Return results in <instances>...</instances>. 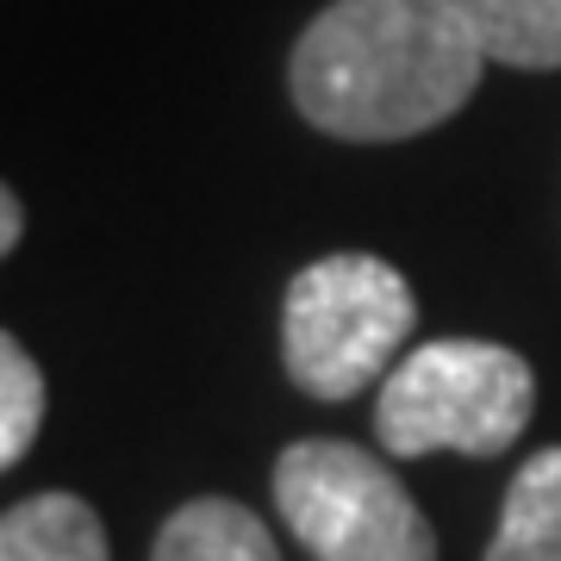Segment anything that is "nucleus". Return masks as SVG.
<instances>
[{
    "mask_svg": "<svg viewBox=\"0 0 561 561\" xmlns=\"http://www.w3.org/2000/svg\"><path fill=\"white\" fill-rule=\"evenodd\" d=\"M486 62L456 0H331L287 57V94L324 138L393 144L456 119Z\"/></svg>",
    "mask_w": 561,
    "mask_h": 561,
    "instance_id": "1",
    "label": "nucleus"
},
{
    "mask_svg": "<svg viewBox=\"0 0 561 561\" xmlns=\"http://www.w3.org/2000/svg\"><path fill=\"white\" fill-rule=\"evenodd\" d=\"M537 412V375L518 350L486 337H431L375 393L387 456H505Z\"/></svg>",
    "mask_w": 561,
    "mask_h": 561,
    "instance_id": "2",
    "label": "nucleus"
},
{
    "mask_svg": "<svg viewBox=\"0 0 561 561\" xmlns=\"http://www.w3.org/2000/svg\"><path fill=\"white\" fill-rule=\"evenodd\" d=\"M419 324L412 280L381 256H319L287 280L280 362L312 400H356L393 375V356Z\"/></svg>",
    "mask_w": 561,
    "mask_h": 561,
    "instance_id": "3",
    "label": "nucleus"
},
{
    "mask_svg": "<svg viewBox=\"0 0 561 561\" xmlns=\"http://www.w3.org/2000/svg\"><path fill=\"white\" fill-rule=\"evenodd\" d=\"M275 512L312 561H437V530L375 461V449L343 437H300L275 456Z\"/></svg>",
    "mask_w": 561,
    "mask_h": 561,
    "instance_id": "4",
    "label": "nucleus"
},
{
    "mask_svg": "<svg viewBox=\"0 0 561 561\" xmlns=\"http://www.w3.org/2000/svg\"><path fill=\"white\" fill-rule=\"evenodd\" d=\"M0 561H113L101 512L76 493H32L0 518Z\"/></svg>",
    "mask_w": 561,
    "mask_h": 561,
    "instance_id": "5",
    "label": "nucleus"
},
{
    "mask_svg": "<svg viewBox=\"0 0 561 561\" xmlns=\"http://www.w3.org/2000/svg\"><path fill=\"white\" fill-rule=\"evenodd\" d=\"M486 561H561V443L537 449L512 474Z\"/></svg>",
    "mask_w": 561,
    "mask_h": 561,
    "instance_id": "6",
    "label": "nucleus"
},
{
    "mask_svg": "<svg viewBox=\"0 0 561 561\" xmlns=\"http://www.w3.org/2000/svg\"><path fill=\"white\" fill-rule=\"evenodd\" d=\"M150 561H280L268 524L238 500H187L157 530Z\"/></svg>",
    "mask_w": 561,
    "mask_h": 561,
    "instance_id": "7",
    "label": "nucleus"
},
{
    "mask_svg": "<svg viewBox=\"0 0 561 561\" xmlns=\"http://www.w3.org/2000/svg\"><path fill=\"white\" fill-rule=\"evenodd\" d=\"M486 57L512 69H561V0H456Z\"/></svg>",
    "mask_w": 561,
    "mask_h": 561,
    "instance_id": "8",
    "label": "nucleus"
},
{
    "mask_svg": "<svg viewBox=\"0 0 561 561\" xmlns=\"http://www.w3.org/2000/svg\"><path fill=\"white\" fill-rule=\"evenodd\" d=\"M44 424V375L25 356V343L7 331L0 337V468L25 461V449L38 443Z\"/></svg>",
    "mask_w": 561,
    "mask_h": 561,
    "instance_id": "9",
    "label": "nucleus"
},
{
    "mask_svg": "<svg viewBox=\"0 0 561 561\" xmlns=\"http://www.w3.org/2000/svg\"><path fill=\"white\" fill-rule=\"evenodd\" d=\"M20 231H25V206H20V194L7 187V194H0V256L20 250Z\"/></svg>",
    "mask_w": 561,
    "mask_h": 561,
    "instance_id": "10",
    "label": "nucleus"
}]
</instances>
